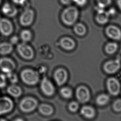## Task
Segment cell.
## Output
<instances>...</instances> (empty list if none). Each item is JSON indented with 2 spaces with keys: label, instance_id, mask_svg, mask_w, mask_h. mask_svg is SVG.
<instances>
[{
  "label": "cell",
  "instance_id": "6da1fadb",
  "mask_svg": "<svg viewBox=\"0 0 121 121\" xmlns=\"http://www.w3.org/2000/svg\"><path fill=\"white\" fill-rule=\"evenodd\" d=\"M79 16L77 8L74 6H68L62 11L60 18L62 22L67 26H73L77 22Z\"/></svg>",
  "mask_w": 121,
  "mask_h": 121
},
{
  "label": "cell",
  "instance_id": "7a4b0ae2",
  "mask_svg": "<svg viewBox=\"0 0 121 121\" xmlns=\"http://www.w3.org/2000/svg\"><path fill=\"white\" fill-rule=\"evenodd\" d=\"M20 77L22 81L27 85H35L39 80V76L37 72L30 69L22 70L20 73Z\"/></svg>",
  "mask_w": 121,
  "mask_h": 121
},
{
  "label": "cell",
  "instance_id": "3957f363",
  "mask_svg": "<svg viewBox=\"0 0 121 121\" xmlns=\"http://www.w3.org/2000/svg\"><path fill=\"white\" fill-rule=\"evenodd\" d=\"M35 13L33 9L26 8L19 17V22L22 26L28 27L31 25L35 20Z\"/></svg>",
  "mask_w": 121,
  "mask_h": 121
},
{
  "label": "cell",
  "instance_id": "277c9868",
  "mask_svg": "<svg viewBox=\"0 0 121 121\" xmlns=\"http://www.w3.org/2000/svg\"><path fill=\"white\" fill-rule=\"evenodd\" d=\"M37 105V102L35 99L30 97H25L20 101L18 108L22 112L27 113L35 109Z\"/></svg>",
  "mask_w": 121,
  "mask_h": 121
},
{
  "label": "cell",
  "instance_id": "5b68a950",
  "mask_svg": "<svg viewBox=\"0 0 121 121\" xmlns=\"http://www.w3.org/2000/svg\"><path fill=\"white\" fill-rule=\"evenodd\" d=\"M16 51L20 57L25 59H31L34 56L33 50L26 43L23 42L18 44Z\"/></svg>",
  "mask_w": 121,
  "mask_h": 121
},
{
  "label": "cell",
  "instance_id": "8992f818",
  "mask_svg": "<svg viewBox=\"0 0 121 121\" xmlns=\"http://www.w3.org/2000/svg\"><path fill=\"white\" fill-rule=\"evenodd\" d=\"M16 67L14 60L9 57L3 56L0 58V70L5 74L13 72Z\"/></svg>",
  "mask_w": 121,
  "mask_h": 121
},
{
  "label": "cell",
  "instance_id": "52a82bcc",
  "mask_svg": "<svg viewBox=\"0 0 121 121\" xmlns=\"http://www.w3.org/2000/svg\"><path fill=\"white\" fill-rule=\"evenodd\" d=\"M14 108V102L10 98L7 96L0 98V116L10 113Z\"/></svg>",
  "mask_w": 121,
  "mask_h": 121
},
{
  "label": "cell",
  "instance_id": "ba28073f",
  "mask_svg": "<svg viewBox=\"0 0 121 121\" xmlns=\"http://www.w3.org/2000/svg\"><path fill=\"white\" fill-rule=\"evenodd\" d=\"M14 28L13 23L9 19L1 18L0 19V33L2 36L8 37L13 32Z\"/></svg>",
  "mask_w": 121,
  "mask_h": 121
},
{
  "label": "cell",
  "instance_id": "9c48e42d",
  "mask_svg": "<svg viewBox=\"0 0 121 121\" xmlns=\"http://www.w3.org/2000/svg\"><path fill=\"white\" fill-rule=\"evenodd\" d=\"M105 33L106 35L110 39L116 40H121V29L116 26H108L105 28Z\"/></svg>",
  "mask_w": 121,
  "mask_h": 121
},
{
  "label": "cell",
  "instance_id": "30bf717a",
  "mask_svg": "<svg viewBox=\"0 0 121 121\" xmlns=\"http://www.w3.org/2000/svg\"><path fill=\"white\" fill-rule=\"evenodd\" d=\"M108 91L111 94L116 96L119 94L121 90V85L118 80L114 77L108 79L107 82Z\"/></svg>",
  "mask_w": 121,
  "mask_h": 121
},
{
  "label": "cell",
  "instance_id": "8fae6325",
  "mask_svg": "<svg viewBox=\"0 0 121 121\" xmlns=\"http://www.w3.org/2000/svg\"><path fill=\"white\" fill-rule=\"evenodd\" d=\"M121 67V62L119 59L107 62L104 66V71L107 74H113L116 72Z\"/></svg>",
  "mask_w": 121,
  "mask_h": 121
},
{
  "label": "cell",
  "instance_id": "7c38bea8",
  "mask_svg": "<svg viewBox=\"0 0 121 121\" xmlns=\"http://www.w3.org/2000/svg\"><path fill=\"white\" fill-rule=\"evenodd\" d=\"M76 96L78 100L81 103L87 102L90 99V95L89 90L84 86H80L77 89Z\"/></svg>",
  "mask_w": 121,
  "mask_h": 121
},
{
  "label": "cell",
  "instance_id": "4fadbf2b",
  "mask_svg": "<svg viewBox=\"0 0 121 121\" xmlns=\"http://www.w3.org/2000/svg\"><path fill=\"white\" fill-rule=\"evenodd\" d=\"M40 87L43 93L47 96H51L54 93V85L45 77L43 78L41 81Z\"/></svg>",
  "mask_w": 121,
  "mask_h": 121
},
{
  "label": "cell",
  "instance_id": "5bb4252c",
  "mask_svg": "<svg viewBox=\"0 0 121 121\" xmlns=\"http://www.w3.org/2000/svg\"><path fill=\"white\" fill-rule=\"evenodd\" d=\"M97 11V14L95 17V20L97 23L101 25L106 24L108 22L109 16L108 11L104 9H99Z\"/></svg>",
  "mask_w": 121,
  "mask_h": 121
},
{
  "label": "cell",
  "instance_id": "9a60e30c",
  "mask_svg": "<svg viewBox=\"0 0 121 121\" xmlns=\"http://www.w3.org/2000/svg\"><path fill=\"white\" fill-rule=\"evenodd\" d=\"M54 77L57 84L59 86H61L66 82L68 77L67 73L63 69H58L55 72Z\"/></svg>",
  "mask_w": 121,
  "mask_h": 121
},
{
  "label": "cell",
  "instance_id": "2e32d148",
  "mask_svg": "<svg viewBox=\"0 0 121 121\" xmlns=\"http://www.w3.org/2000/svg\"><path fill=\"white\" fill-rule=\"evenodd\" d=\"M60 44L62 48L66 50H71L75 47V42L73 39L68 37L62 38L60 40Z\"/></svg>",
  "mask_w": 121,
  "mask_h": 121
},
{
  "label": "cell",
  "instance_id": "e0dca14e",
  "mask_svg": "<svg viewBox=\"0 0 121 121\" xmlns=\"http://www.w3.org/2000/svg\"><path fill=\"white\" fill-rule=\"evenodd\" d=\"M7 93L12 97L17 98L20 97L22 94L21 88L16 84H11L6 89Z\"/></svg>",
  "mask_w": 121,
  "mask_h": 121
},
{
  "label": "cell",
  "instance_id": "ac0fdd59",
  "mask_svg": "<svg viewBox=\"0 0 121 121\" xmlns=\"http://www.w3.org/2000/svg\"><path fill=\"white\" fill-rule=\"evenodd\" d=\"M13 50V45L8 42L0 43V55L6 56L10 54Z\"/></svg>",
  "mask_w": 121,
  "mask_h": 121
},
{
  "label": "cell",
  "instance_id": "d6986e66",
  "mask_svg": "<svg viewBox=\"0 0 121 121\" xmlns=\"http://www.w3.org/2000/svg\"><path fill=\"white\" fill-rule=\"evenodd\" d=\"M80 113L83 116L87 119H92L95 115L94 109L90 106H85L81 109Z\"/></svg>",
  "mask_w": 121,
  "mask_h": 121
},
{
  "label": "cell",
  "instance_id": "ffe728a7",
  "mask_svg": "<svg viewBox=\"0 0 121 121\" xmlns=\"http://www.w3.org/2000/svg\"><path fill=\"white\" fill-rule=\"evenodd\" d=\"M73 26V31L78 36H84L86 33V28L83 23L80 22L76 23Z\"/></svg>",
  "mask_w": 121,
  "mask_h": 121
},
{
  "label": "cell",
  "instance_id": "44dd1931",
  "mask_svg": "<svg viewBox=\"0 0 121 121\" xmlns=\"http://www.w3.org/2000/svg\"><path fill=\"white\" fill-rule=\"evenodd\" d=\"M32 32L28 29H24L20 33V38L23 42H30L32 40Z\"/></svg>",
  "mask_w": 121,
  "mask_h": 121
},
{
  "label": "cell",
  "instance_id": "7402d4cb",
  "mask_svg": "<svg viewBox=\"0 0 121 121\" xmlns=\"http://www.w3.org/2000/svg\"><path fill=\"white\" fill-rule=\"evenodd\" d=\"M39 111L40 113L45 116H49L53 112L52 107L49 105L46 104H43L39 107Z\"/></svg>",
  "mask_w": 121,
  "mask_h": 121
},
{
  "label": "cell",
  "instance_id": "603a6c76",
  "mask_svg": "<svg viewBox=\"0 0 121 121\" xmlns=\"http://www.w3.org/2000/svg\"><path fill=\"white\" fill-rule=\"evenodd\" d=\"M118 48V45L114 42H110L106 44L105 47V50L107 54H112L115 53Z\"/></svg>",
  "mask_w": 121,
  "mask_h": 121
},
{
  "label": "cell",
  "instance_id": "cb8c5ba5",
  "mask_svg": "<svg viewBox=\"0 0 121 121\" xmlns=\"http://www.w3.org/2000/svg\"><path fill=\"white\" fill-rule=\"evenodd\" d=\"M110 100V97L108 95L103 94L97 97L96 99L97 104L99 106H103L108 103Z\"/></svg>",
  "mask_w": 121,
  "mask_h": 121
},
{
  "label": "cell",
  "instance_id": "d4e9b609",
  "mask_svg": "<svg viewBox=\"0 0 121 121\" xmlns=\"http://www.w3.org/2000/svg\"><path fill=\"white\" fill-rule=\"evenodd\" d=\"M60 94L62 96L66 99H69L72 97V92L68 87H63L60 90Z\"/></svg>",
  "mask_w": 121,
  "mask_h": 121
},
{
  "label": "cell",
  "instance_id": "484cf974",
  "mask_svg": "<svg viewBox=\"0 0 121 121\" xmlns=\"http://www.w3.org/2000/svg\"><path fill=\"white\" fill-rule=\"evenodd\" d=\"M6 78L11 84H16L18 81V77L13 72L6 74Z\"/></svg>",
  "mask_w": 121,
  "mask_h": 121
},
{
  "label": "cell",
  "instance_id": "4316f807",
  "mask_svg": "<svg viewBox=\"0 0 121 121\" xmlns=\"http://www.w3.org/2000/svg\"><path fill=\"white\" fill-rule=\"evenodd\" d=\"M97 6L102 8L104 9L110 5L112 0H96Z\"/></svg>",
  "mask_w": 121,
  "mask_h": 121
},
{
  "label": "cell",
  "instance_id": "83f0119b",
  "mask_svg": "<svg viewBox=\"0 0 121 121\" xmlns=\"http://www.w3.org/2000/svg\"><path fill=\"white\" fill-rule=\"evenodd\" d=\"M18 10L16 7L12 4L10 10L5 14V15L9 18H13L16 16L18 13Z\"/></svg>",
  "mask_w": 121,
  "mask_h": 121
},
{
  "label": "cell",
  "instance_id": "f1b7e54d",
  "mask_svg": "<svg viewBox=\"0 0 121 121\" xmlns=\"http://www.w3.org/2000/svg\"><path fill=\"white\" fill-rule=\"evenodd\" d=\"M12 1L14 4L25 7V9L28 8L29 4L27 0H12Z\"/></svg>",
  "mask_w": 121,
  "mask_h": 121
},
{
  "label": "cell",
  "instance_id": "f546056e",
  "mask_svg": "<svg viewBox=\"0 0 121 121\" xmlns=\"http://www.w3.org/2000/svg\"><path fill=\"white\" fill-rule=\"evenodd\" d=\"M7 85L6 76L4 74L0 73V89H3Z\"/></svg>",
  "mask_w": 121,
  "mask_h": 121
},
{
  "label": "cell",
  "instance_id": "4dcf8cb0",
  "mask_svg": "<svg viewBox=\"0 0 121 121\" xmlns=\"http://www.w3.org/2000/svg\"><path fill=\"white\" fill-rule=\"evenodd\" d=\"M113 108L116 112L121 111V99H118L116 100L113 104Z\"/></svg>",
  "mask_w": 121,
  "mask_h": 121
},
{
  "label": "cell",
  "instance_id": "1f68e13d",
  "mask_svg": "<svg viewBox=\"0 0 121 121\" xmlns=\"http://www.w3.org/2000/svg\"><path fill=\"white\" fill-rule=\"evenodd\" d=\"M79 108V104L75 102H73L69 104L68 108L70 111L74 112L77 111Z\"/></svg>",
  "mask_w": 121,
  "mask_h": 121
},
{
  "label": "cell",
  "instance_id": "d6a6232c",
  "mask_svg": "<svg viewBox=\"0 0 121 121\" xmlns=\"http://www.w3.org/2000/svg\"><path fill=\"white\" fill-rule=\"evenodd\" d=\"M12 4L8 2H6L2 6L1 8V11L2 13L5 15L10 9L12 6Z\"/></svg>",
  "mask_w": 121,
  "mask_h": 121
},
{
  "label": "cell",
  "instance_id": "836d02e7",
  "mask_svg": "<svg viewBox=\"0 0 121 121\" xmlns=\"http://www.w3.org/2000/svg\"><path fill=\"white\" fill-rule=\"evenodd\" d=\"M73 2L78 6L82 7L86 4L87 0H73Z\"/></svg>",
  "mask_w": 121,
  "mask_h": 121
},
{
  "label": "cell",
  "instance_id": "e575fe53",
  "mask_svg": "<svg viewBox=\"0 0 121 121\" xmlns=\"http://www.w3.org/2000/svg\"><path fill=\"white\" fill-rule=\"evenodd\" d=\"M19 38L17 36H13L10 38V43H11L13 45L17 44L19 41Z\"/></svg>",
  "mask_w": 121,
  "mask_h": 121
},
{
  "label": "cell",
  "instance_id": "d590c367",
  "mask_svg": "<svg viewBox=\"0 0 121 121\" xmlns=\"http://www.w3.org/2000/svg\"><path fill=\"white\" fill-rule=\"evenodd\" d=\"M60 1L62 4L66 6L70 5L73 3V0H60Z\"/></svg>",
  "mask_w": 121,
  "mask_h": 121
},
{
  "label": "cell",
  "instance_id": "8d00e7d4",
  "mask_svg": "<svg viewBox=\"0 0 121 121\" xmlns=\"http://www.w3.org/2000/svg\"><path fill=\"white\" fill-rule=\"evenodd\" d=\"M117 3L119 9L121 11V0H117Z\"/></svg>",
  "mask_w": 121,
  "mask_h": 121
},
{
  "label": "cell",
  "instance_id": "74e56055",
  "mask_svg": "<svg viewBox=\"0 0 121 121\" xmlns=\"http://www.w3.org/2000/svg\"><path fill=\"white\" fill-rule=\"evenodd\" d=\"M14 121H23V119L20 118H16L13 119Z\"/></svg>",
  "mask_w": 121,
  "mask_h": 121
},
{
  "label": "cell",
  "instance_id": "f35d334b",
  "mask_svg": "<svg viewBox=\"0 0 121 121\" xmlns=\"http://www.w3.org/2000/svg\"><path fill=\"white\" fill-rule=\"evenodd\" d=\"M2 38H3V36L0 33V42L2 40Z\"/></svg>",
  "mask_w": 121,
  "mask_h": 121
},
{
  "label": "cell",
  "instance_id": "ab89813d",
  "mask_svg": "<svg viewBox=\"0 0 121 121\" xmlns=\"http://www.w3.org/2000/svg\"><path fill=\"white\" fill-rule=\"evenodd\" d=\"M6 121L5 119L4 118H0V121Z\"/></svg>",
  "mask_w": 121,
  "mask_h": 121
},
{
  "label": "cell",
  "instance_id": "60d3db41",
  "mask_svg": "<svg viewBox=\"0 0 121 121\" xmlns=\"http://www.w3.org/2000/svg\"><path fill=\"white\" fill-rule=\"evenodd\" d=\"M1 1H2V0H0V5L1 4Z\"/></svg>",
  "mask_w": 121,
  "mask_h": 121
},
{
  "label": "cell",
  "instance_id": "b9f144b4",
  "mask_svg": "<svg viewBox=\"0 0 121 121\" xmlns=\"http://www.w3.org/2000/svg\"><path fill=\"white\" fill-rule=\"evenodd\" d=\"M1 17L0 15V19H1Z\"/></svg>",
  "mask_w": 121,
  "mask_h": 121
}]
</instances>
